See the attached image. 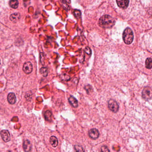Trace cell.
<instances>
[{
	"mask_svg": "<svg viewBox=\"0 0 152 152\" xmlns=\"http://www.w3.org/2000/svg\"><path fill=\"white\" fill-rule=\"evenodd\" d=\"M116 21L112 17L108 15H104L99 21V26L104 29H109L113 27Z\"/></svg>",
	"mask_w": 152,
	"mask_h": 152,
	"instance_id": "6da1fadb",
	"label": "cell"
},
{
	"mask_svg": "<svg viewBox=\"0 0 152 152\" xmlns=\"http://www.w3.org/2000/svg\"><path fill=\"white\" fill-rule=\"evenodd\" d=\"M133 30L130 28H127L125 29L123 34L124 41L126 44H130L133 40Z\"/></svg>",
	"mask_w": 152,
	"mask_h": 152,
	"instance_id": "7a4b0ae2",
	"label": "cell"
},
{
	"mask_svg": "<svg viewBox=\"0 0 152 152\" xmlns=\"http://www.w3.org/2000/svg\"><path fill=\"white\" fill-rule=\"evenodd\" d=\"M109 108L114 113H116L119 111V106L117 102L113 99H110L108 102Z\"/></svg>",
	"mask_w": 152,
	"mask_h": 152,
	"instance_id": "3957f363",
	"label": "cell"
},
{
	"mask_svg": "<svg viewBox=\"0 0 152 152\" xmlns=\"http://www.w3.org/2000/svg\"><path fill=\"white\" fill-rule=\"evenodd\" d=\"M142 96L143 99L148 100L152 98V89L150 87H145L143 90Z\"/></svg>",
	"mask_w": 152,
	"mask_h": 152,
	"instance_id": "277c9868",
	"label": "cell"
},
{
	"mask_svg": "<svg viewBox=\"0 0 152 152\" xmlns=\"http://www.w3.org/2000/svg\"><path fill=\"white\" fill-rule=\"evenodd\" d=\"M0 136L2 139L5 142L10 141V135L9 131L7 130H3L0 133Z\"/></svg>",
	"mask_w": 152,
	"mask_h": 152,
	"instance_id": "5b68a950",
	"label": "cell"
},
{
	"mask_svg": "<svg viewBox=\"0 0 152 152\" xmlns=\"http://www.w3.org/2000/svg\"><path fill=\"white\" fill-rule=\"evenodd\" d=\"M23 70L26 74H29L31 73L33 70V65L30 62L25 63L23 67Z\"/></svg>",
	"mask_w": 152,
	"mask_h": 152,
	"instance_id": "8992f818",
	"label": "cell"
},
{
	"mask_svg": "<svg viewBox=\"0 0 152 152\" xmlns=\"http://www.w3.org/2000/svg\"><path fill=\"white\" fill-rule=\"evenodd\" d=\"M89 136L92 139L97 140L99 136V131L96 128L91 129L89 131Z\"/></svg>",
	"mask_w": 152,
	"mask_h": 152,
	"instance_id": "52a82bcc",
	"label": "cell"
},
{
	"mask_svg": "<svg viewBox=\"0 0 152 152\" xmlns=\"http://www.w3.org/2000/svg\"><path fill=\"white\" fill-rule=\"evenodd\" d=\"M119 7L123 9H125L129 5V0H116Z\"/></svg>",
	"mask_w": 152,
	"mask_h": 152,
	"instance_id": "ba28073f",
	"label": "cell"
},
{
	"mask_svg": "<svg viewBox=\"0 0 152 152\" xmlns=\"http://www.w3.org/2000/svg\"><path fill=\"white\" fill-rule=\"evenodd\" d=\"M8 101L10 104H14L16 102V97L14 93H10L7 97Z\"/></svg>",
	"mask_w": 152,
	"mask_h": 152,
	"instance_id": "9c48e42d",
	"label": "cell"
},
{
	"mask_svg": "<svg viewBox=\"0 0 152 152\" xmlns=\"http://www.w3.org/2000/svg\"><path fill=\"white\" fill-rule=\"evenodd\" d=\"M23 148L26 152L30 151L32 149V145L29 140H26L23 144Z\"/></svg>",
	"mask_w": 152,
	"mask_h": 152,
	"instance_id": "30bf717a",
	"label": "cell"
},
{
	"mask_svg": "<svg viewBox=\"0 0 152 152\" xmlns=\"http://www.w3.org/2000/svg\"><path fill=\"white\" fill-rule=\"evenodd\" d=\"M68 101L69 102L71 105L75 108H77L78 106V100L76 99L74 97H73V96H70L69 97V98L68 99Z\"/></svg>",
	"mask_w": 152,
	"mask_h": 152,
	"instance_id": "8fae6325",
	"label": "cell"
},
{
	"mask_svg": "<svg viewBox=\"0 0 152 152\" xmlns=\"http://www.w3.org/2000/svg\"><path fill=\"white\" fill-rule=\"evenodd\" d=\"M21 17L20 14L18 13H14L10 15V20L14 22H16L19 20Z\"/></svg>",
	"mask_w": 152,
	"mask_h": 152,
	"instance_id": "7c38bea8",
	"label": "cell"
},
{
	"mask_svg": "<svg viewBox=\"0 0 152 152\" xmlns=\"http://www.w3.org/2000/svg\"><path fill=\"white\" fill-rule=\"evenodd\" d=\"M50 141L51 145H52V146L54 147H56L58 146V139L55 136L51 137L50 139Z\"/></svg>",
	"mask_w": 152,
	"mask_h": 152,
	"instance_id": "4fadbf2b",
	"label": "cell"
},
{
	"mask_svg": "<svg viewBox=\"0 0 152 152\" xmlns=\"http://www.w3.org/2000/svg\"><path fill=\"white\" fill-rule=\"evenodd\" d=\"M9 5L13 9H17L18 6L19 2L18 0H10L9 2Z\"/></svg>",
	"mask_w": 152,
	"mask_h": 152,
	"instance_id": "5bb4252c",
	"label": "cell"
},
{
	"mask_svg": "<svg viewBox=\"0 0 152 152\" xmlns=\"http://www.w3.org/2000/svg\"><path fill=\"white\" fill-rule=\"evenodd\" d=\"M152 67V58H147L145 61V67L149 69H151Z\"/></svg>",
	"mask_w": 152,
	"mask_h": 152,
	"instance_id": "9a60e30c",
	"label": "cell"
},
{
	"mask_svg": "<svg viewBox=\"0 0 152 152\" xmlns=\"http://www.w3.org/2000/svg\"><path fill=\"white\" fill-rule=\"evenodd\" d=\"M40 72L41 75H42L43 76L46 77L48 75V69L47 68L43 67L40 69Z\"/></svg>",
	"mask_w": 152,
	"mask_h": 152,
	"instance_id": "2e32d148",
	"label": "cell"
},
{
	"mask_svg": "<svg viewBox=\"0 0 152 152\" xmlns=\"http://www.w3.org/2000/svg\"><path fill=\"white\" fill-rule=\"evenodd\" d=\"M51 116H52V113L49 110L46 111L45 113V118L46 121H50L51 120Z\"/></svg>",
	"mask_w": 152,
	"mask_h": 152,
	"instance_id": "e0dca14e",
	"label": "cell"
},
{
	"mask_svg": "<svg viewBox=\"0 0 152 152\" xmlns=\"http://www.w3.org/2000/svg\"><path fill=\"white\" fill-rule=\"evenodd\" d=\"M75 150L77 152H84V150L83 148L79 145H75L74 146Z\"/></svg>",
	"mask_w": 152,
	"mask_h": 152,
	"instance_id": "ac0fdd59",
	"label": "cell"
},
{
	"mask_svg": "<svg viewBox=\"0 0 152 152\" xmlns=\"http://www.w3.org/2000/svg\"><path fill=\"white\" fill-rule=\"evenodd\" d=\"M101 151L103 152H110V150L106 146L104 145L101 147Z\"/></svg>",
	"mask_w": 152,
	"mask_h": 152,
	"instance_id": "d6986e66",
	"label": "cell"
},
{
	"mask_svg": "<svg viewBox=\"0 0 152 152\" xmlns=\"http://www.w3.org/2000/svg\"><path fill=\"white\" fill-rule=\"evenodd\" d=\"M63 3H70V0H61Z\"/></svg>",
	"mask_w": 152,
	"mask_h": 152,
	"instance_id": "ffe728a7",
	"label": "cell"
},
{
	"mask_svg": "<svg viewBox=\"0 0 152 152\" xmlns=\"http://www.w3.org/2000/svg\"></svg>",
	"mask_w": 152,
	"mask_h": 152,
	"instance_id": "44dd1931",
	"label": "cell"
}]
</instances>
